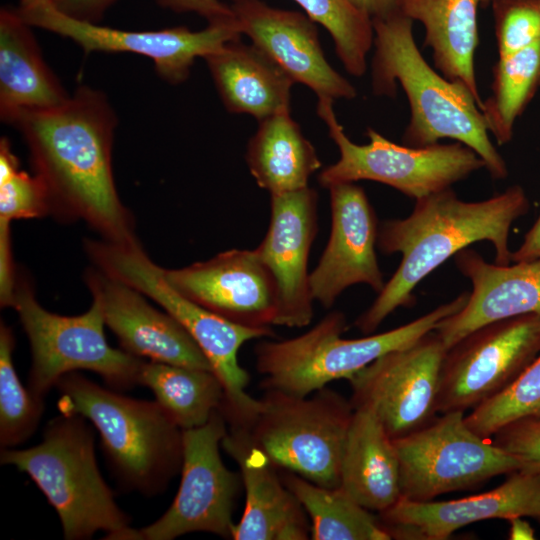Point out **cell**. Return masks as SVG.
Returning <instances> with one entry per match:
<instances>
[{
	"label": "cell",
	"instance_id": "obj_1",
	"mask_svg": "<svg viewBox=\"0 0 540 540\" xmlns=\"http://www.w3.org/2000/svg\"><path fill=\"white\" fill-rule=\"evenodd\" d=\"M11 125L23 136L51 213L83 220L102 239L138 242L132 215L117 193L112 146L117 116L106 94L79 86L56 107L20 112Z\"/></svg>",
	"mask_w": 540,
	"mask_h": 540
},
{
	"label": "cell",
	"instance_id": "obj_2",
	"mask_svg": "<svg viewBox=\"0 0 540 540\" xmlns=\"http://www.w3.org/2000/svg\"><path fill=\"white\" fill-rule=\"evenodd\" d=\"M530 201L520 185L478 202H466L452 187L415 200L404 219H389L379 225L377 247L386 255L400 253L401 262L377 297L356 320L363 334L373 333L398 307L413 304V291L427 275L479 241H489L494 263L508 265L509 232L526 215Z\"/></svg>",
	"mask_w": 540,
	"mask_h": 540
},
{
	"label": "cell",
	"instance_id": "obj_3",
	"mask_svg": "<svg viewBox=\"0 0 540 540\" xmlns=\"http://www.w3.org/2000/svg\"><path fill=\"white\" fill-rule=\"evenodd\" d=\"M375 52L372 89L393 97L397 83L407 96L410 120L402 143L426 147L448 138L472 149L495 180L508 175L507 164L492 143L481 105L463 84L438 73L422 56L413 21L400 11L372 20Z\"/></svg>",
	"mask_w": 540,
	"mask_h": 540
},
{
	"label": "cell",
	"instance_id": "obj_4",
	"mask_svg": "<svg viewBox=\"0 0 540 540\" xmlns=\"http://www.w3.org/2000/svg\"><path fill=\"white\" fill-rule=\"evenodd\" d=\"M55 387L59 412L80 415L98 431L122 491L157 496L181 472L183 430L156 400L125 396L77 372L62 376Z\"/></svg>",
	"mask_w": 540,
	"mask_h": 540
},
{
	"label": "cell",
	"instance_id": "obj_5",
	"mask_svg": "<svg viewBox=\"0 0 540 540\" xmlns=\"http://www.w3.org/2000/svg\"><path fill=\"white\" fill-rule=\"evenodd\" d=\"M94 444L86 418L60 413L47 422L39 444L1 449L0 462L31 478L58 514L66 540L90 539L98 531L109 540H139L100 473Z\"/></svg>",
	"mask_w": 540,
	"mask_h": 540
},
{
	"label": "cell",
	"instance_id": "obj_6",
	"mask_svg": "<svg viewBox=\"0 0 540 540\" xmlns=\"http://www.w3.org/2000/svg\"><path fill=\"white\" fill-rule=\"evenodd\" d=\"M85 250L94 266L155 301L187 330L222 383L225 400L220 411L228 426L250 429L261 401L247 393L250 375L240 365L238 353L249 340L273 336L271 327L235 324L186 298L167 282L163 268L148 257L139 242L87 240Z\"/></svg>",
	"mask_w": 540,
	"mask_h": 540
},
{
	"label": "cell",
	"instance_id": "obj_7",
	"mask_svg": "<svg viewBox=\"0 0 540 540\" xmlns=\"http://www.w3.org/2000/svg\"><path fill=\"white\" fill-rule=\"evenodd\" d=\"M463 292L425 315L392 330L345 339L346 317L332 311L307 332L282 341H263L255 347L260 386L297 396H308L334 380H348L379 357L407 347L432 332L444 318L468 300Z\"/></svg>",
	"mask_w": 540,
	"mask_h": 540
},
{
	"label": "cell",
	"instance_id": "obj_8",
	"mask_svg": "<svg viewBox=\"0 0 540 540\" xmlns=\"http://www.w3.org/2000/svg\"><path fill=\"white\" fill-rule=\"evenodd\" d=\"M92 299L88 311L80 315L49 312L38 303L28 278L17 273L11 307L29 340L32 363L27 387L36 398L45 401L62 376L77 370L100 375L107 387L120 392L138 385L143 360L108 344L102 307Z\"/></svg>",
	"mask_w": 540,
	"mask_h": 540
},
{
	"label": "cell",
	"instance_id": "obj_9",
	"mask_svg": "<svg viewBox=\"0 0 540 540\" xmlns=\"http://www.w3.org/2000/svg\"><path fill=\"white\" fill-rule=\"evenodd\" d=\"M249 429L254 443L278 468L318 485L340 486V465L353 405L323 387L312 396L266 390Z\"/></svg>",
	"mask_w": 540,
	"mask_h": 540
},
{
	"label": "cell",
	"instance_id": "obj_10",
	"mask_svg": "<svg viewBox=\"0 0 540 540\" xmlns=\"http://www.w3.org/2000/svg\"><path fill=\"white\" fill-rule=\"evenodd\" d=\"M333 102L330 98H318L316 108L340 153L339 159L318 175V182L324 188L368 180L386 184L417 200L450 188L485 168L482 159L460 142L410 147L396 144L367 128L369 143L356 144L339 123Z\"/></svg>",
	"mask_w": 540,
	"mask_h": 540
},
{
	"label": "cell",
	"instance_id": "obj_11",
	"mask_svg": "<svg viewBox=\"0 0 540 540\" xmlns=\"http://www.w3.org/2000/svg\"><path fill=\"white\" fill-rule=\"evenodd\" d=\"M393 442L401 498L412 501H431L522 468L518 458L471 430L462 411L436 416L428 425Z\"/></svg>",
	"mask_w": 540,
	"mask_h": 540
},
{
	"label": "cell",
	"instance_id": "obj_12",
	"mask_svg": "<svg viewBox=\"0 0 540 540\" xmlns=\"http://www.w3.org/2000/svg\"><path fill=\"white\" fill-rule=\"evenodd\" d=\"M228 423L220 410L198 428L183 430V463L177 494L166 512L138 530L139 540H173L192 532L231 538L233 513L241 495L240 472L220 456Z\"/></svg>",
	"mask_w": 540,
	"mask_h": 540
},
{
	"label": "cell",
	"instance_id": "obj_13",
	"mask_svg": "<svg viewBox=\"0 0 540 540\" xmlns=\"http://www.w3.org/2000/svg\"><path fill=\"white\" fill-rule=\"evenodd\" d=\"M540 353V315L486 324L447 349L438 413L465 412L505 389Z\"/></svg>",
	"mask_w": 540,
	"mask_h": 540
},
{
	"label": "cell",
	"instance_id": "obj_14",
	"mask_svg": "<svg viewBox=\"0 0 540 540\" xmlns=\"http://www.w3.org/2000/svg\"><path fill=\"white\" fill-rule=\"evenodd\" d=\"M446 347L432 331L389 352L348 379L353 408L371 410L394 440L431 423L438 414Z\"/></svg>",
	"mask_w": 540,
	"mask_h": 540
},
{
	"label": "cell",
	"instance_id": "obj_15",
	"mask_svg": "<svg viewBox=\"0 0 540 540\" xmlns=\"http://www.w3.org/2000/svg\"><path fill=\"white\" fill-rule=\"evenodd\" d=\"M17 11L32 27L69 38L85 53L126 52L147 57L153 61L158 76L172 85L188 79L197 57L205 58L242 36L237 21L208 24L200 31L184 26L129 31L76 20L61 13L52 3Z\"/></svg>",
	"mask_w": 540,
	"mask_h": 540
},
{
	"label": "cell",
	"instance_id": "obj_16",
	"mask_svg": "<svg viewBox=\"0 0 540 540\" xmlns=\"http://www.w3.org/2000/svg\"><path fill=\"white\" fill-rule=\"evenodd\" d=\"M163 273L180 294L228 321L252 328L274 325L277 289L255 249L227 250Z\"/></svg>",
	"mask_w": 540,
	"mask_h": 540
},
{
	"label": "cell",
	"instance_id": "obj_17",
	"mask_svg": "<svg viewBox=\"0 0 540 540\" xmlns=\"http://www.w3.org/2000/svg\"><path fill=\"white\" fill-rule=\"evenodd\" d=\"M270 196L268 230L255 250L276 285L274 325L301 328L313 317L308 259L318 232V194L308 186Z\"/></svg>",
	"mask_w": 540,
	"mask_h": 540
},
{
	"label": "cell",
	"instance_id": "obj_18",
	"mask_svg": "<svg viewBox=\"0 0 540 540\" xmlns=\"http://www.w3.org/2000/svg\"><path fill=\"white\" fill-rule=\"evenodd\" d=\"M328 189L330 236L309 276L312 298L324 308L355 284H366L377 294L385 285L376 254L379 225L365 191L350 182Z\"/></svg>",
	"mask_w": 540,
	"mask_h": 540
},
{
	"label": "cell",
	"instance_id": "obj_19",
	"mask_svg": "<svg viewBox=\"0 0 540 540\" xmlns=\"http://www.w3.org/2000/svg\"><path fill=\"white\" fill-rule=\"evenodd\" d=\"M378 517L391 539L400 540H445L464 526L490 519L540 521V473L518 470L488 492L455 500L400 498Z\"/></svg>",
	"mask_w": 540,
	"mask_h": 540
},
{
	"label": "cell",
	"instance_id": "obj_20",
	"mask_svg": "<svg viewBox=\"0 0 540 540\" xmlns=\"http://www.w3.org/2000/svg\"><path fill=\"white\" fill-rule=\"evenodd\" d=\"M239 29L295 83L318 98L353 99L355 87L327 61L315 22L306 14L274 8L261 0H233Z\"/></svg>",
	"mask_w": 540,
	"mask_h": 540
},
{
	"label": "cell",
	"instance_id": "obj_21",
	"mask_svg": "<svg viewBox=\"0 0 540 540\" xmlns=\"http://www.w3.org/2000/svg\"><path fill=\"white\" fill-rule=\"evenodd\" d=\"M84 278L124 351L150 361L213 371L187 330L168 312L149 304L141 292L96 266Z\"/></svg>",
	"mask_w": 540,
	"mask_h": 540
},
{
	"label": "cell",
	"instance_id": "obj_22",
	"mask_svg": "<svg viewBox=\"0 0 540 540\" xmlns=\"http://www.w3.org/2000/svg\"><path fill=\"white\" fill-rule=\"evenodd\" d=\"M454 260L471 282L472 291L463 308L440 321L434 330L446 349L486 324L540 315V259L498 265L465 248Z\"/></svg>",
	"mask_w": 540,
	"mask_h": 540
},
{
	"label": "cell",
	"instance_id": "obj_23",
	"mask_svg": "<svg viewBox=\"0 0 540 540\" xmlns=\"http://www.w3.org/2000/svg\"><path fill=\"white\" fill-rule=\"evenodd\" d=\"M221 446L238 464L246 496L231 539H309L311 524L306 511L283 483L278 467L254 443L249 429L229 427Z\"/></svg>",
	"mask_w": 540,
	"mask_h": 540
},
{
	"label": "cell",
	"instance_id": "obj_24",
	"mask_svg": "<svg viewBox=\"0 0 540 540\" xmlns=\"http://www.w3.org/2000/svg\"><path fill=\"white\" fill-rule=\"evenodd\" d=\"M31 27L17 9H1L0 117L7 124L22 111L53 108L70 97L46 64Z\"/></svg>",
	"mask_w": 540,
	"mask_h": 540
},
{
	"label": "cell",
	"instance_id": "obj_25",
	"mask_svg": "<svg viewBox=\"0 0 540 540\" xmlns=\"http://www.w3.org/2000/svg\"><path fill=\"white\" fill-rule=\"evenodd\" d=\"M204 60L228 112L259 122L290 110L295 82L254 44L231 41Z\"/></svg>",
	"mask_w": 540,
	"mask_h": 540
},
{
	"label": "cell",
	"instance_id": "obj_26",
	"mask_svg": "<svg viewBox=\"0 0 540 540\" xmlns=\"http://www.w3.org/2000/svg\"><path fill=\"white\" fill-rule=\"evenodd\" d=\"M339 487L378 514L402 497L393 439L367 408H354L342 453Z\"/></svg>",
	"mask_w": 540,
	"mask_h": 540
},
{
	"label": "cell",
	"instance_id": "obj_27",
	"mask_svg": "<svg viewBox=\"0 0 540 540\" xmlns=\"http://www.w3.org/2000/svg\"><path fill=\"white\" fill-rule=\"evenodd\" d=\"M495 0H399V11L420 22L424 45L432 50L436 69L466 86L482 107L474 57L479 44L478 11Z\"/></svg>",
	"mask_w": 540,
	"mask_h": 540
},
{
	"label": "cell",
	"instance_id": "obj_28",
	"mask_svg": "<svg viewBox=\"0 0 540 540\" xmlns=\"http://www.w3.org/2000/svg\"><path fill=\"white\" fill-rule=\"evenodd\" d=\"M245 160L257 185L270 195L308 187L310 177L322 166L290 110L259 121L248 141Z\"/></svg>",
	"mask_w": 540,
	"mask_h": 540
},
{
	"label": "cell",
	"instance_id": "obj_29",
	"mask_svg": "<svg viewBox=\"0 0 540 540\" xmlns=\"http://www.w3.org/2000/svg\"><path fill=\"white\" fill-rule=\"evenodd\" d=\"M138 385L153 392L155 400L182 430L205 425L225 400L222 383L210 370L143 361Z\"/></svg>",
	"mask_w": 540,
	"mask_h": 540
},
{
	"label": "cell",
	"instance_id": "obj_30",
	"mask_svg": "<svg viewBox=\"0 0 540 540\" xmlns=\"http://www.w3.org/2000/svg\"><path fill=\"white\" fill-rule=\"evenodd\" d=\"M311 520L312 540H390L379 517L341 487L313 483L293 472L280 474Z\"/></svg>",
	"mask_w": 540,
	"mask_h": 540
},
{
	"label": "cell",
	"instance_id": "obj_31",
	"mask_svg": "<svg viewBox=\"0 0 540 540\" xmlns=\"http://www.w3.org/2000/svg\"><path fill=\"white\" fill-rule=\"evenodd\" d=\"M540 88V41L499 56L493 67L490 96L482 101L481 111L498 145L509 143L516 120Z\"/></svg>",
	"mask_w": 540,
	"mask_h": 540
},
{
	"label": "cell",
	"instance_id": "obj_32",
	"mask_svg": "<svg viewBox=\"0 0 540 540\" xmlns=\"http://www.w3.org/2000/svg\"><path fill=\"white\" fill-rule=\"evenodd\" d=\"M15 336L11 327L0 325V445L16 448L36 431L45 401L36 398L21 383L13 362Z\"/></svg>",
	"mask_w": 540,
	"mask_h": 540
},
{
	"label": "cell",
	"instance_id": "obj_33",
	"mask_svg": "<svg viewBox=\"0 0 540 540\" xmlns=\"http://www.w3.org/2000/svg\"><path fill=\"white\" fill-rule=\"evenodd\" d=\"M233 1V0H232ZM315 23L327 29L345 70L361 77L374 42L372 19L347 0H294Z\"/></svg>",
	"mask_w": 540,
	"mask_h": 540
},
{
	"label": "cell",
	"instance_id": "obj_34",
	"mask_svg": "<svg viewBox=\"0 0 540 540\" xmlns=\"http://www.w3.org/2000/svg\"><path fill=\"white\" fill-rule=\"evenodd\" d=\"M524 419H540V353L505 389L465 416L470 429L486 439Z\"/></svg>",
	"mask_w": 540,
	"mask_h": 540
},
{
	"label": "cell",
	"instance_id": "obj_35",
	"mask_svg": "<svg viewBox=\"0 0 540 540\" xmlns=\"http://www.w3.org/2000/svg\"><path fill=\"white\" fill-rule=\"evenodd\" d=\"M51 213L43 181L20 169L6 137L0 140V221L38 218Z\"/></svg>",
	"mask_w": 540,
	"mask_h": 540
},
{
	"label": "cell",
	"instance_id": "obj_36",
	"mask_svg": "<svg viewBox=\"0 0 540 540\" xmlns=\"http://www.w3.org/2000/svg\"><path fill=\"white\" fill-rule=\"evenodd\" d=\"M491 7L499 56L540 41V0H495Z\"/></svg>",
	"mask_w": 540,
	"mask_h": 540
},
{
	"label": "cell",
	"instance_id": "obj_37",
	"mask_svg": "<svg viewBox=\"0 0 540 540\" xmlns=\"http://www.w3.org/2000/svg\"><path fill=\"white\" fill-rule=\"evenodd\" d=\"M493 436L495 445L521 461V470L540 473V419L513 422Z\"/></svg>",
	"mask_w": 540,
	"mask_h": 540
},
{
	"label": "cell",
	"instance_id": "obj_38",
	"mask_svg": "<svg viewBox=\"0 0 540 540\" xmlns=\"http://www.w3.org/2000/svg\"><path fill=\"white\" fill-rule=\"evenodd\" d=\"M159 6L176 13H196L208 24L236 21L230 5L219 0H154Z\"/></svg>",
	"mask_w": 540,
	"mask_h": 540
},
{
	"label": "cell",
	"instance_id": "obj_39",
	"mask_svg": "<svg viewBox=\"0 0 540 540\" xmlns=\"http://www.w3.org/2000/svg\"><path fill=\"white\" fill-rule=\"evenodd\" d=\"M16 278L10 223L0 222V302L2 307H11Z\"/></svg>",
	"mask_w": 540,
	"mask_h": 540
},
{
	"label": "cell",
	"instance_id": "obj_40",
	"mask_svg": "<svg viewBox=\"0 0 540 540\" xmlns=\"http://www.w3.org/2000/svg\"><path fill=\"white\" fill-rule=\"evenodd\" d=\"M118 0H53L61 13L79 21L99 24L105 12Z\"/></svg>",
	"mask_w": 540,
	"mask_h": 540
},
{
	"label": "cell",
	"instance_id": "obj_41",
	"mask_svg": "<svg viewBox=\"0 0 540 540\" xmlns=\"http://www.w3.org/2000/svg\"><path fill=\"white\" fill-rule=\"evenodd\" d=\"M540 259V213L524 235L521 245L512 252L511 263Z\"/></svg>",
	"mask_w": 540,
	"mask_h": 540
},
{
	"label": "cell",
	"instance_id": "obj_42",
	"mask_svg": "<svg viewBox=\"0 0 540 540\" xmlns=\"http://www.w3.org/2000/svg\"><path fill=\"white\" fill-rule=\"evenodd\" d=\"M372 20L384 18L399 11V0H347Z\"/></svg>",
	"mask_w": 540,
	"mask_h": 540
},
{
	"label": "cell",
	"instance_id": "obj_43",
	"mask_svg": "<svg viewBox=\"0 0 540 540\" xmlns=\"http://www.w3.org/2000/svg\"><path fill=\"white\" fill-rule=\"evenodd\" d=\"M525 517H515L510 520L509 539H535V531Z\"/></svg>",
	"mask_w": 540,
	"mask_h": 540
},
{
	"label": "cell",
	"instance_id": "obj_44",
	"mask_svg": "<svg viewBox=\"0 0 540 540\" xmlns=\"http://www.w3.org/2000/svg\"><path fill=\"white\" fill-rule=\"evenodd\" d=\"M19 10L27 11L43 5L53 3V0H19Z\"/></svg>",
	"mask_w": 540,
	"mask_h": 540
}]
</instances>
